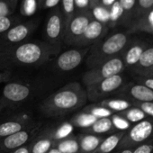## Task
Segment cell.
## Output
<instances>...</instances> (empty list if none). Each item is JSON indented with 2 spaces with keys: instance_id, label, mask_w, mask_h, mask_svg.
<instances>
[{
  "instance_id": "cell-34",
  "label": "cell",
  "mask_w": 153,
  "mask_h": 153,
  "mask_svg": "<svg viewBox=\"0 0 153 153\" xmlns=\"http://www.w3.org/2000/svg\"><path fill=\"white\" fill-rule=\"evenodd\" d=\"M111 121L113 123V125L115 130L118 131H128L131 127V124L128 121H126L124 118L120 116L118 114H114L111 117Z\"/></svg>"
},
{
  "instance_id": "cell-27",
  "label": "cell",
  "mask_w": 153,
  "mask_h": 153,
  "mask_svg": "<svg viewBox=\"0 0 153 153\" xmlns=\"http://www.w3.org/2000/svg\"><path fill=\"white\" fill-rule=\"evenodd\" d=\"M124 16V11L123 7H121L118 0L109 7V23H108V27L110 26H114L118 25L123 18Z\"/></svg>"
},
{
  "instance_id": "cell-39",
  "label": "cell",
  "mask_w": 153,
  "mask_h": 153,
  "mask_svg": "<svg viewBox=\"0 0 153 153\" xmlns=\"http://www.w3.org/2000/svg\"><path fill=\"white\" fill-rule=\"evenodd\" d=\"M118 2L123 7L124 14L133 10L136 6V0H118Z\"/></svg>"
},
{
  "instance_id": "cell-7",
  "label": "cell",
  "mask_w": 153,
  "mask_h": 153,
  "mask_svg": "<svg viewBox=\"0 0 153 153\" xmlns=\"http://www.w3.org/2000/svg\"><path fill=\"white\" fill-rule=\"evenodd\" d=\"M65 30V18L58 6L51 9L49 13L45 24V36L49 44L59 47L63 42V35Z\"/></svg>"
},
{
  "instance_id": "cell-28",
  "label": "cell",
  "mask_w": 153,
  "mask_h": 153,
  "mask_svg": "<svg viewBox=\"0 0 153 153\" xmlns=\"http://www.w3.org/2000/svg\"><path fill=\"white\" fill-rule=\"evenodd\" d=\"M73 129H74V126L69 122L63 123L51 134V137L54 141H59V140H65L70 137L73 131Z\"/></svg>"
},
{
  "instance_id": "cell-50",
  "label": "cell",
  "mask_w": 153,
  "mask_h": 153,
  "mask_svg": "<svg viewBox=\"0 0 153 153\" xmlns=\"http://www.w3.org/2000/svg\"><path fill=\"white\" fill-rule=\"evenodd\" d=\"M2 79H3V75L0 74V81H2Z\"/></svg>"
},
{
  "instance_id": "cell-41",
  "label": "cell",
  "mask_w": 153,
  "mask_h": 153,
  "mask_svg": "<svg viewBox=\"0 0 153 153\" xmlns=\"http://www.w3.org/2000/svg\"><path fill=\"white\" fill-rule=\"evenodd\" d=\"M10 153H30V148L27 146H23L21 148L12 150Z\"/></svg>"
},
{
  "instance_id": "cell-23",
  "label": "cell",
  "mask_w": 153,
  "mask_h": 153,
  "mask_svg": "<svg viewBox=\"0 0 153 153\" xmlns=\"http://www.w3.org/2000/svg\"><path fill=\"white\" fill-rule=\"evenodd\" d=\"M54 147L61 153H80L79 140L72 137L56 141Z\"/></svg>"
},
{
  "instance_id": "cell-49",
  "label": "cell",
  "mask_w": 153,
  "mask_h": 153,
  "mask_svg": "<svg viewBox=\"0 0 153 153\" xmlns=\"http://www.w3.org/2000/svg\"><path fill=\"white\" fill-rule=\"evenodd\" d=\"M47 153H61V152H60L59 149H57L55 147H53V148H52V149H51Z\"/></svg>"
},
{
  "instance_id": "cell-29",
  "label": "cell",
  "mask_w": 153,
  "mask_h": 153,
  "mask_svg": "<svg viewBox=\"0 0 153 153\" xmlns=\"http://www.w3.org/2000/svg\"><path fill=\"white\" fill-rule=\"evenodd\" d=\"M23 21V17L21 15L14 14L9 16L0 17V36L7 33L10 28L15 26L16 25L21 23Z\"/></svg>"
},
{
  "instance_id": "cell-15",
  "label": "cell",
  "mask_w": 153,
  "mask_h": 153,
  "mask_svg": "<svg viewBox=\"0 0 153 153\" xmlns=\"http://www.w3.org/2000/svg\"><path fill=\"white\" fill-rule=\"evenodd\" d=\"M3 97L10 102L18 103L25 100L31 94L30 88L20 83H8L3 88Z\"/></svg>"
},
{
  "instance_id": "cell-3",
  "label": "cell",
  "mask_w": 153,
  "mask_h": 153,
  "mask_svg": "<svg viewBox=\"0 0 153 153\" xmlns=\"http://www.w3.org/2000/svg\"><path fill=\"white\" fill-rule=\"evenodd\" d=\"M129 42L130 34L123 32L114 33L105 39L99 40L90 47L86 56L87 65L91 69L120 55Z\"/></svg>"
},
{
  "instance_id": "cell-25",
  "label": "cell",
  "mask_w": 153,
  "mask_h": 153,
  "mask_svg": "<svg viewBox=\"0 0 153 153\" xmlns=\"http://www.w3.org/2000/svg\"><path fill=\"white\" fill-rule=\"evenodd\" d=\"M55 142L51 136H43L37 140L31 147L30 153H47L55 145Z\"/></svg>"
},
{
  "instance_id": "cell-21",
  "label": "cell",
  "mask_w": 153,
  "mask_h": 153,
  "mask_svg": "<svg viewBox=\"0 0 153 153\" xmlns=\"http://www.w3.org/2000/svg\"><path fill=\"white\" fill-rule=\"evenodd\" d=\"M100 105L109 109L114 114L121 113L125 111L126 109L132 106V104L124 98H110V99H105L102 100L100 103Z\"/></svg>"
},
{
  "instance_id": "cell-12",
  "label": "cell",
  "mask_w": 153,
  "mask_h": 153,
  "mask_svg": "<svg viewBox=\"0 0 153 153\" xmlns=\"http://www.w3.org/2000/svg\"><path fill=\"white\" fill-rule=\"evenodd\" d=\"M118 94L122 97L121 98L127 99L131 103H153V90L145 87L144 85L139 84L134 81L130 82L129 84L123 87L119 90Z\"/></svg>"
},
{
  "instance_id": "cell-5",
  "label": "cell",
  "mask_w": 153,
  "mask_h": 153,
  "mask_svg": "<svg viewBox=\"0 0 153 153\" xmlns=\"http://www.w3.org/2000/svg\"><path fill=\"white\" fill-rule=\"evenodd\" d=\"M125 69L121 55L115 56L102 65L91 68L83 76V82L86 87H90L112 76L121 74Z\"/></svg>"
},
{
  "instance_id": "cell-4",
  "label": "cell",
  "mask_w": 153,
  "mask_h": 153,
  "mask_svg": "<svg viewBox=\"0 0 153 153\" xmlns=\"http://www.w3.org/2000/svg\"><path fill=\"white\" fill-rule=\"evenodd\" d=\"M94 19L90 9L76 10L75 14L65 23L63 42L75 46L83 35L89 23Z\"/></svg>"
},
{
  "instance_id": "cell-17",
  "label": "cell",
  "mask_w": 153,
  "mask_h": 153,
  "mask_svg": "<svg viewBox=\"0 0 153 153\" xmlns=\"http://www.w3.org/2000/svg\"><path fill=\"white\" fill-rule=\"evenodd\" d=\"M153 67V45H149L142 52L137 64L131 69L134 76H142Z\"/></svg>"
},
{
  "instance_id": "cell-33",
  "label": "cell",
  "mask_w": 153,
  "mask_h": 153,
  "mask_svg": "<svg viewBox=\"0 0 153 153\" xmlns=\"http://www.w3.org/2000/svg\"><path fill=\"white\" fill-rule=\"evenodd\" d=\"M153 8V0H136L135 6V19L142 16L147 12Z\"/></svg>"
},
{
  "instance_id": "cell-48",
  "label": "cell",
  "mask_w": 153,
  "mask_h": 153,
  "mask_svg": "<svg viewBox=\"0 0 153 153\" xmlns=\"http://www.w3.org/2000/svg\"><path fill=\"white\" fill-rule=\"evenodd\" d=\"M44 2V0H36V4H37V7L41 10L42 7V4Z\"/></svg>"
},
{
  "instance_id": "cell-46",
  "label": "cell",
  "mask_w": 153,
  "mask_h": 153,
  "mask_svg": "<svg viewBox=\"0 0 153 153\" xmlns=\"http://www.w3.org/2000/svg\"><path fill=\"white\" fill-rule=\"evenodd\" d=\"M133 148H129V149H124L120 151V153H132Z\"/></svg>"
},
{
  "instance_id": "cell-20",
  "label": "cell",
  "mask_w": 153,
  "mask_h": 153,
  "mask_svg": "<svg viewBox=\"0 0 153 153\" xmlns=\"http://www.w3.org/2000/svg\"><path fill=\"white\" fill-rule=\"evenodd\" d=\"M29 126H30V123L24 120L7 121V122L0 123V139L6 138L20 131H23L28 128Z\"/></svg>"
},
{
  "instance_id": "cell-10",
  "label": "cell",
  "mask_w": 153,
  "mask_h": 153,
  "mask_svg": "<svg viewBox=\"0 0 153 153\" xmlns=\"http://www.w3.org/2000/svg\"><path fill=\"white\" fill-rule=\"evenodd\" d=\"M108 29L109 27L107 25L103 24L96 19H93L88 25L83 35L76 42L74 47L76 48L91 47L97 42L104 38V36L108 32Z\"/></svg>"
},
{
  "instance_id": "cell-2",
  "label": "cell",
  "mask_w": 153,
  "mask_h": 153,
  "mask_svg": "<svg viewBox=\"0 0 153 153\" xmlns=\"http://www.w3.org/2000/svg\"><path fill=\"white\" fill-rule=\"evenodd\" d=\"M87 90L79 83H70L45 99L42 105L43 114L50 117L61 116L80 108L88 102Z\"/></svg>"
},
{
  "instance_id": "cell-6",
  "label": "cell",
  "mask_w": 153,
  "mask_h": 153,
  "mask_svg": "<svg viewBox=\"0 0 153 153\" xmlns=\"http://www.w3.org/2000/svg\"><path fill=\"white\" fill-rule=\"evenodd\" d=\"M153 137V119L146 118L130 128L121 140L117 149L119 150L135 148Z\"/></svg>"
},
{
  "instance_id": "cell-26",
  "label": "cell",
  "mask_w": 153,
  "mask_h": 153,
  "mask_svg": "<svg viewBox=\"0 0 153 153\" xmlns=\"http://www.w3.org/2000/svg\"><path fill=\"white\" fill-rule=\"evenodd\" d=\"M120 116L124 118L126 121H128L130 123H137L144 119L147 118L146 114L138 107L132 105L131 107L126 109L123 112L117 113Z\"/></svg>"
},
{
  "instance_id": "cell-30",
  "label": "cell",
  "mask_w": 153,
  "mask_h": 153,
  "mask_svg": "<svg viewBox=\"0 0 153 153\" xmlns=\"http://www.w3.org/2000/svg\"><path fill=\"white\" fill-rule=\"evenodd\" d=\"M94 19L108 25L109 23V8H106L101 5H97L91 10Z\"/></svg>"
},
{
  "instance_id": "cell-11",
  "label": "cell",
  "mask_w": 153,
  "mask_h": 153,
  "mask_svg": "<svg viewBox=\"0 0 153 153\" xmlns=\"http://www.w3.org/2000/svg\"><path fill=\"white\" fill-rule=\"evenodd\" d=\"M88 48H73L59 54L56 59V67L62 71H70L79 67L87 56Z\"/></svg>"
},
{
  "instance_id": "cell-14",
  "label": "cell",
  "mask_w": 153,
  "mask_h": 153,
  "mask_svg": "<svg viewBox=\"0 0 153 153\" xmlns=\"http://www.w3.org/2000/svg\"><path fill=\"white\" fill-rule=\"evenodd\" d=\"M35 128L30 126L23 131L3 138L0 140V148L6 150H14L23 147L31 138Z\"/></svg>"
},
{
  "instance_id": "cell-42",
  "label": "cell",
  "mask_w": 153,
  "mask_h": 153,
  "mask_svg": "<svg viewBox=\"0 0 153 153\" xmlns=\"http://www.w3.org/2000/svg\"><path fill=\"white\" fill-rule=\"evenodd\" d=\"M116 1V0H100V2L98 5H101L106 8H109L114 2Z\"/></svg>"
},
{
  "instance_id": "cell-8",
  "label": "cell",
  "mask_w": 153,
  "mask_h": 153,
  "mask_svg": "<svg viewBox=\"0 0 153 153\" xmlns=\"http://www.w3.org/2000/svg\"><path fill=\"white\" fill-rule=\"evenodd\" d=\"M40 20L33 18L32 20L22 21L10 28L7 33L0 36V46L16 45L24 42L38 27Z\"/></svg>"
},
{
  "instance_id": "cell-16",
  "label": "cell",
  "mask_w": 153,
  "mask_h": 153,
  "mask_svg": "<svg viewBox=\"0 0 153 153\" xmlns=\"http://www.w3.org/2000/svg\"><path fill=\"white\" fill-rule=\"evenodd\" d=\"M129 34L134 33H146L153 34V8L142 16L133 20L127 32Z\"/></svg>"
},
{
  "instance_id": "cell-1",
  "label": "cell",
  "mask_w": 153,
  "mask_h": 153,
  "mask_svg": "<svg viewBox=\"0 0 153 153\" xmlns=\"http://www.w3.org/2000/svg\"><path fill=\"white\" fill-rule=\"evenodd\" d=\"M59 47L46 42H26L16 45L0 46V62L35 65L47 61Z\"/></svg>"
},
{
  "instance_id": "cell-13",
  "label": "cell",
  "mask_w": 153,
  "mask_h": 153,
  "mask_svg": "<svg viewBox=\"0 0 153 153\" xmlns=\"http://www.w3.org/2000/svg\"><path fill=\"white\" fill-rule=\"evenodd\" d=\"M148 46L149 44L143 41H130L120 54L125 68L131 70L137 64L142 52Z\"/></svg>"
},
{
  "instance_id": "cell-9",
  "label": "cell",
  "mask_w": 153,
  "mask_h": 153,
  "mask_svg": "<svg viewBox=\"0 0 153 153\" xmlns=\"http://www.w3.org/2000/svg\"><path fill=\"white\" fill-rule=\"evenodd\" d=\"M125 82L124 76L122 74L112 76L97 84L87 88L88 97L92 100H99L105 96H109L117 90H120Z\"/></svg>"
},
{
  "instance_id": "cell-19",
  "label": "cell",
  "mask_w": 153,
  "mask_h": 153,
  "mask_svg": "<svg viewBox=\"0 0 153 153\" xmlns=\"http://www.w3.org/2000/svg\"><path fill=\"white\" fill-rule=\"evenodd\" d=\"M103 140V137L92 133L80 136L78 140L80 148V153H93L99 147Z\"/></svg>"
},
{
  "instance_id": "cell-47",
  "label": "cell",
  "mask_w": 153,
  "mask_h": 153,
  "mask_svg": "<svg viewBox=\"0 0 153 153\" xmlns=\"http://www.w3.org/2000/svg\"><path fill=\"white\" fill-rule=\"evenodd\" d=\"M9 1H10V3H11L12 7H13L15 9H16V7H17V4H18V0H9Z\"/></svg>"
},
{
  "instance_id": "cell-45",
  "label": "cell",
  "mask_w": 153,
  "mask_h": 153,
  "mask_svg": "<svg viewBox=\"0 0 153 153\" xmlns=\"http://www.w3.org/2000/svg\"><path fill=\"white\" fill-rule=\"evenodd\" d=\"M6 103L4 102V100L3 99H0V113H1L3 110H4V108L6 107Z\"/></svg>"
},
{
  "instance_id": "cell-24",
  "label": "cell",
  "mask_w": 153,
  "mask_h": 153,
  "mask_svg": "<svg viewBox=\"0 0 153 153\" xmlns=\"http://www.w3.org/2000/svg\"><path fill=\"white\" fill-rule=\"evenodd\" d=\"M88 131L90 133H95V134H102V133H106V132H110L114 131V127L113 125V123L111 121L110 117H106V118H100L97 119L95 123L89 127Z\"/></svg>"
},
{
  "instance_id": "cell-32",
  "label": "cell",
  "mask_w": 153,
  "mask_h": 153,
  "mask_svg": "<svg viewBox=\"0 0 153 153\" xmlns=\"http://www.w3.org/2000/svg\"><path fill=\"white\" fill-rule=\"evenodd\" d=\"M60 9L65 18V23L76 12V0H61Z\"/></svg>"
},
{
  "instance_id": "cell-43",
  "label": "cell",
  "mask_w": 153,
  "mask_h": 153,
  "mask_svg": "<svg viewBox=\"0 0 153 153\" xmlns=\"http://www.w3.org/2000/svg\"><path fill=\"white\" fill-rule=\"evenodd\" d=\"M100 2V0H89V8L92 9L96 6H97Z\"/></svg>"
},
{
  "instance_id": "cell-22",
  "label": "cell",
  "mask_w": 153,
  "mask_h": 153,
  "mask_svg": "<svg viewBox=\"0 0 153 153\" xmlns=\"http://www.w3.org/2000/svg\"><path fill=\"white\" fill-rule=\"evenodd\" d=\"M97 120V118H96L94 115L87 113V112H82L79 113L78 114L74 115L71 119H70V123L74 126V127H79V128H84V129H88L89 127H91L95 122Z\"/></svg>"
},
{
  "instance_id": "cell-31",
  "label": "cell",
  "mask_w": 153,
  "mask_h": 153,
  "mask_svg": "<svg viewBox=\"0 0 153 153\" xmlns=\"http://www.w3.org/2000/svg\"><path fill=\"white\" fill-rule=\"evenodd\" d=\"M85 112L94 115L96 118L100 119V118H106V117H111L114 113L110 111L109 109L102 106V105H90L88 106Z\"/></svg>"
},
{
  "instance_id": "cell-37",
  "label": "cell",
  "mask_w": 153,
  "mask_h": 153,
  "mask_svg": "<svg viewBox=\"0 0 153 153\" xmlns=\"http://www.w3.org/2000/svg\"><path fill=\"white\" fill-rule=\"evenodd\" d=\"M132 105L140 108L146 116L153 119V103L152 102H146V103H139V102H132Z\"/></svg>"
},
{
  "instance_id": "cell-44",
  "label": "cell",
  "mask_w": 153,
  "mask_h": 153,
  "mask_svg": "<svg viewBox=\"0 0 153 153\" xmlns=\"http://www.w3.org/2000/svg\"><path fill=\"white\" fill-rule=\"evenodd\" d=\"M142 76H153V67L149 70H148L147 72H145L142 75Z\"/></svg>"
},
{
  "instance_id": "cell-35",
  "label": "cell",
  "mask_w": 153,
  "mask_h": 153,
  "mask_svg": "<svg viewBox=\"0 0 153 153\" xmlns=\"http://www.w3.org/2000/svg\"><path fill=\"white\" fill-rule=\"evenodd\" d=\"M16 10L9 0H0V17L12 16L16 14Z\"/></svg>"
},
{
  "instance_id": "cell-36",
  "label": "cell",
  "mask_w": 153,
  "mask_h": 153,
  "mask_svg": "<svg viewBox=\"0 0 153 153\" xmlns=\"http://www.w3.org/2000/svg\"><path fill=\"white\" fill-rule=\"evenodd\" d=\"M132 153H153V137L133 148Z\"/></svg>"
},
{
  "instance_id": "cell-38",
  "label": "cell",
  "mask_w": 153,
  "mask_h": 153,
  "mask_svg": "<svg viewBox=\"0 0 153 153\" xmlns=\"http://www.w3.org/2000/svg\"><path fill=\"white\" fill-rule=\"evenodd\" d=\"M134 82L144 85L145 87L153 90V76H134Z\"/></svg>"
},
{
  "instance_id": "cell-40",
  "label": "cell",
  "mask_w": 153,
  "mask_h": 153,
  "mask_svg": "<svg viewBox=\"0 0 153 153\" xmlns=\"http://www.w3.org/2000/svg\"><path fill=\"white\" fill-rule=\"evenodd\" d=\"M60 1H61V0H44L41 10L52 9V8L58 7L60 4Z\"/></svg>"
},
{
  "instance_id": "cell-18",
  "label": "cell",
  "mask_w": 153,
  "mask_h": 153,
  "mask_svg": "<svg viewBox=\"0 0 153 153\" xmlns=\"http://www.w3.org/2000/svg\"><path fill=\"white\" fill-rule=\"evenodd\" d=\"M126 131H119L109 135L102 140L99 147L93 153H111L118 147L121 140L123 139Z\"/></svg>"
}]
</instances>
